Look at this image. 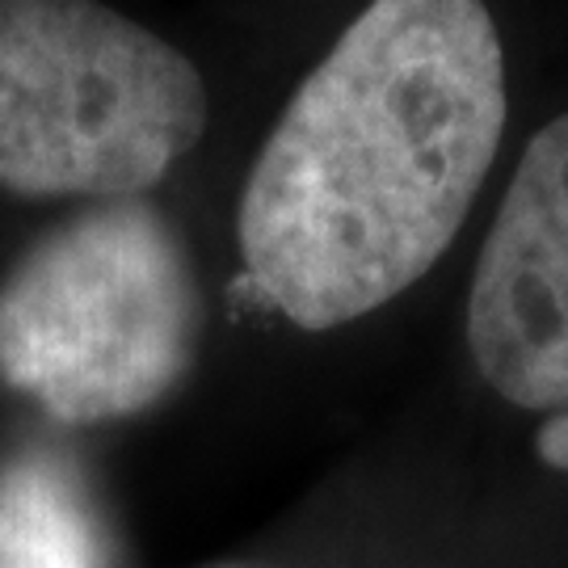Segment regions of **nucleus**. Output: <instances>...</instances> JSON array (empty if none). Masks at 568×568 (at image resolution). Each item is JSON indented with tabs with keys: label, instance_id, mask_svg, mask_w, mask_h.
<instances>
[{
	"label": "nucleus",
	"instance_id": "nucleus-5",
	"mask_svg": "<svg viewBox=\"0 0 568 568\" xmlns=\"http://www.w3.org/2000/svg\"><path fill=\"white\" fill-rule=\"evenodd\" d=\"M0 568H119L110 518L72 455L21 447L0 459Z\"/></svg>",
	"mask_w": 568,
	"mask_h": 568
},
{
	"label": "nucleus",
	"instance_id": "nucleus-4",
	"mask_svg": "<svg viewBox=\"0 0 568 568\" xmlns=\"http://www.w3.org/2000/svg\"><path fill=\"white\" fill-rule=\"evenodd\" d=\"M467 349L501 400L568 408V114L530 135L480 248Z\"/></svg>",
	"mask_w": 568,
	"mask_h": 568
},
{
	"label": "nucleus",
	"instance_id": "nucleus-1",
	"mask_svg": "<svg viewBox=\"0 0 568 568\" xmlns=\"http://www.w3.org/2000/svg\"><path fill=\"white\" fill-rule=\"evenodd\" d=\"M506 114L485 0H371L244 178L236 241L253 295L307 333L405 295L459 236Z\"/></svg>",
	"mask_w": 568,
	"mask_h": 568
},
{
	"label": "nucleus",
	"instance_id": "nucleus-2",
	"mask_svg": "<svg viewBox=\"0 0 568 568\" xmlns=\"http://www.w3.org/2000/svg\"><path fill=\"white\" fill-rule=\"evenodd\" d=\"M199 333L190 253L143 199L68 215L0 278V379L60 426L161 405L190 375Z\"/></svg>",
	"mask_w": 568,
	"mask_h": 568
},
{
	"label": "nucleus",
	"instance_id": "nucleus-6",
	"mask_svg": "<svg viewBox=\"0 0 568 568\" xmlns=\"http://www.w3.org/2000/svg\"><path fill=\"white\" fill-rule=\"evenodd\" d=\"M535 450H539V459L556 471H568V408L565 413H551L548 422L539 426L535 434Z\"/></svg>",
	"mask_w": 568,
	"mask_h": 568
},
{
	"label": "nucleus",
	"instance_id": "nucleus-3",
	"mask_svg": "<svg viewBox=\"0 0 568 568\" xmlns=\"http://www.w3.org/2000/svg\"><path fill=\"white\" fill-rule=\"evenodd\" d=\"M211 122L203 72L102 0H0V190L140 199Z\"/></svg>",
	"mask_w": 568,
	"mask_h": 568
}]
</instances>
